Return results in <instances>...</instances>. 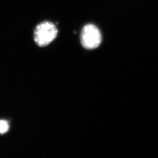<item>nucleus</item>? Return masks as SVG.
<instances>
[{"mask_svg": "<svg viewBox=\"0 0 158 158\" xmlns=\"http://www.w3.org/2000/svg\"><path fill=\"white\" fill-rule=\"evenodd\" d=\"M57 32V29L52 23H41L36 26L35 30V42L39 46H46L55 39Z\"/></svg>", "mask_w": 158, "mask_h": 158, "instance_id": "nucleus-1", "label": "nucleus"}, {"mask_svg": "<svg viewBox=\"0 0 158 158\" xmlns=\"http://www.w3.org/2000/svg\"><path fill=\"white\" fill-rule=\"evenodd\" d=\"M102 42V35L96 26L88 24L82 29L81 33V42L82 46L88 49L97 48Z\"/></svg>", "mask_w": 158, "mask_h": 158, "instance_id": "nucleus-2", "label": "nucleus"}, {"mask_svg": "<svg viewBox=\"0 0 158 158\" xmlns=\"http://www.w3.org/2000/svg\"><path fill=\"white\" fill-rule=\"evenodd\" d=\"M9 128V123L5 120H0V134H4L7 133Z\"/></svg>", "mask_w": 158, "mask_h": 158, "instance_id": "nucleus-3", "label": "nucleus"}]
</instances>
